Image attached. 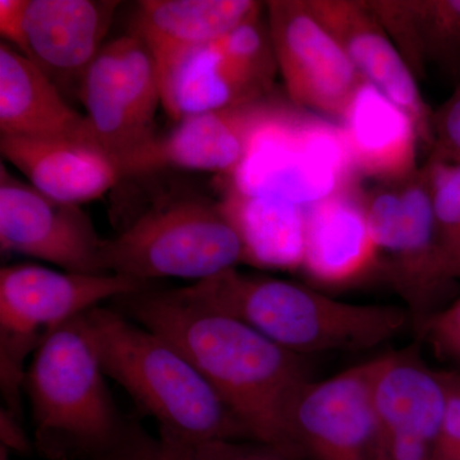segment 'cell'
Instances as JSON below:
<instances>
[{"instance_id":"cell-1","label":"cell","mask_w":460,"mask_h":460,"mask_svg":"<svg viewBox=\"0 0 460 460\" xmlns=\"http://www.w3.org/2000/svg\"><path fill=\"white\" fill-rule=\"evenodd\" d=\"M115 310L180 349L246 429L251 441L302 460L292 429L296 402L313 368L234 317L174 290L150 288L114 299Z\"/></svg>"},{"instance_id":"cell-2","label":"cell","mask_w":460,"mask_h":460,"mask_svg":"<svg viewBox=\"0 0 460 460\" xmlns=\"http://www.w3.org/2000/svg\"><path fill=\"white\" fill-rule=\"evenodd\" d=\"M178 292L308 358L376 348L398 337L410 321L407 311L396 305L350 304L296 281L246 274L237 268Z\"/></svg>"},{"instance_id":"cell-3","label":"cell","mask_w":460,"mask_h":460,"mask_svg":"<svg viewBox=\"0 0 460 460\" xmlns=\"http://www.w3.org/2000/svg\"><path fill=\"white\" fill-rule=\"evenodd\" d=\"M108 377L153 417L159 432L184 440L251 441L201 372L164 338L113 308L84 314Z\"/></svg>"},{"instance_id":"cell-4","label":"cell","mask_w":460,"mask_h":460,"mask_svg":"<svg viewBox=\"0 0 460 460\" xmlns=\"http://www.w3.org/2000/svg\"><path fill=\"white\" fill-rule=\"evenodd\" d=\"M84 314L42 341L27 367L35 443L50 460H100L123 440V419Z\"/></svg>"},{"instance_id":"cell-5","label":"cell","mask_w":460,"mask_h":460,"mask_svg":"<svg viewBox=\"0 0 460 460\" xmlns=\"http://www.w3.org/2000/svg\"><path fill=\"white\" fill-rule=\"evenodd\" d=\"M242 262L237 229L220 202L204 199L154 206L102 247L105 272L147 283L159 278L204 280Z\"/></svg>"},{"instance_id":"cell-6","label":"cell","mask_w":460,"mask_h":460,"mask_svg":"<svg viewBox=\"0 0 460 460\" xmlns=\"http://www.w3.org/2000/svg\"><path fill=\"white\" fill-rule=\"evenodd\" d=\"M150 283L119 274L57 271L35 263L0 270V383L7 411L20 419L27 357L68 321L107 299L132 295Z\"/></svg>"},{"instance_id":"cell-7","label":"cell","mask_w":460,"mask_h":460,"mask_svg":"<svg viewBox=\"0 0 460 460\" xmlns=\"http://www.w3.org/2000/svg\"><path fill=\"white\" fill-rule=\"evenodd\" d=\"M359 180L339 124L287 102L257 132L229 187L310 208Z\"/></svg>"},{"instance_id":"cell-8","label":"cell","mask_w":460,"mask_h":460,"mask_svg":"<svg viewBox=\"0 0 460 460\" xmlns=\"http://www.w3.org/2000/svg\"><path fill=\"white\" fill-rule=\"evenodd\" d=\"M93 138L123 169L146 172L155 148V118L162 91L146 45L129 32L108 42L84 72L77 90Z\"/></svg>"},{"instance_id":"cell-9","label":"cell","mask_w":460,"mask_h":460,"mask_svg":"<svg viewBox=\"0 0 460 460\" xmlns=\"http://www.w3.org/2000/svg\"><path fill=\"white\" fill-rule=\"evenodd\" d=\"M363 205L380 257L389 260V277L420 323L445 286L435 275L441 246L425 166L407 180L363 190Z\"/></svg>"},{"instance_id":"cell-10","label":"cell","mask_w":460,"mask_h":460,"mask_svg":"<svg viewBox=\"0 0 460 460\" xmlns=\"http://www.w3.org/2000/svg\"><path fill=\"white\" fill-rule=\"evenodd\" d=\"M278 66L261 14L186 60L162 93L174 122L271 95Z\"/></svg>"},{"instance_id":"cell-11","label":"cell","mask_w":460,"mask_h":460,"mask_svg":"<svg viewBox=\"0 0 460 460\" xmlns=\"http://www.w3.org/2000/svg\"><path fill=\"white\" fill-rule=\"evenodd\" d=\"M268 29L290 102L338 119L361 75L307 0L265 3Z\"/></svg>"},{"instance_id":"cell-12","label":"cell","mask_w":460,"mask_h":460,"mask_svg":"<svg viewBox=\"0 0 460 460\" xmlns=\"http://www.w3.org/2000/svg\"><path fill=\"white\" fill-rule=\"evenodd\" d=\"M447 393L414 348L376 357L370 460H432Z\"/></svg>"},{"instance_id":"cell-13","label":"cell","mask_w":460,"mask_h":460,"mask_svg":"<svg viewBox=\"0 0 460 460\" xmlns=\"http://www.w3.org/2000/svg\"><path fill=\"white\" fill-rule=\"evenodd\" d=\"M89 214L80 205L48 198L0 165V247L78 274H108L102 247Z\"/></svg>"},{"instance_id":"cell-14","label":"cell","mask_w":460,"mask_h":460,"mask_svg":"<svg viewBox=\"0 0 460 460\" xmlns=\"http://www.w3.org/2000/svg\"><path fill=\"white\" fill-rule=\"evenodd\" d=\"M376 358L308 384L292 413L302 460H370Z\"/></svg>"},{"instance_id":"cell-15","label":"cell","mask_w":460,"mask_h":460,"mask_svg":"<svg viewBox=\"0 0 460 460\" xmlns=\"http://www.w3.org/2000/svg\"><path fill=\"white\" fill-rule=\"evenodd\" d=\"M308 7L341 45L363 80L413 118L423 145L434 147V113L417 77L366 2L307 0Z\"/></svg>"},{"instance_id":"cell-16","label":"cell","mask_w":460,"mask_h":460,"mask_svg":"<svg viewBox=\"0 0 460 460\" xmlns=\"http://www.w3.org/2000/svg\"><path fill=\"white\" fill-rule=\"evenodd\" d=\"M286 104L271 93L183 118L165 137L159 138L148 157L146 172L172 166L230 178L246 157L257 132Z\"/></svg>"},{"instance_id":"cell-17","label":"cell","mask_w":460,"mask_h":460,"mask_svg":"<svg viewBox=\"0 0 460 460\" xmlns=\"http://www.w3.org/2000/svg\"><path fill=\"white\" fill-rule=\"evenodd\" d=\"M255 0H144L131 33L146 45L164 91L193 54L261 14Z\"/></svg>"},{"instance_id":"cell-18","label":"cell","mask_w":460,"mask_h":460,"mask_svg":"<svg viewBox=\"0 0 460 460\" xmlns=\"http://www.w3.org/2000/svg\"><path fill=\"white\" fill-rule=\"evenodd\" d=\"M119 2L29 0L27 58L58 87L80 86L81 78L104 47Z\"/></svg>"},{"instance_id":"cell-19","label":"cell","mask_w":460,"mask_h":460,"mask_svg":"<svg viewBox=\"0 0 460 460\" xmlns=\"http://www.w3.org/2000/svg\"><path fill=\"white\" fill-rule=\"evenodd\" d=\"M0 151L32 187L63 204L98 199L126 178L107 151L84 138L0 136Z\"/></svg>"},{"instance_id":"cell-20","label":"cell","mask_w":460,"mask_h":460,"mask_svg":"<svg viewBox=\"0 0 460 460\" xmlns=\"http://www.w3.org/2000/svg\"><path fill=\"white\" fill-rule=\"evenodd\" d=\"M380 260L361 187L307 208L301 270L314 283L330 288L350 286L376 270Z\"/></svg>"},{"instance_id":"cell-21","label":"cell","mask_w":460,"mask_h":460,"mask_svg":"<svg viewBox=\"0 0 460 460\" xmlns=\"http://www.w3.org/2000/svg\"><path fill=\"white\" fill-rule=\"evenodd\" d=\"M337 123L361 177L395 183L419 171L422 140L413 118L374 84H359Z\"/></svg>"},{"instance_id":"cell-22","label":"cell","mask_w":460,"mask_h":460,"mask_svg":"<svg viewBox=\"0 0 460 460\" xmlns=\"http://www.w3.org/2000/svg\"><path fill=\"white\" fill-rule=\"evenodd\" d=\"M0 136L95 141L86 115L66 102L40 66L5 42L0 45Z\"/></svg>"},{"instance_id":"cell-23","label":"cell","mask_w":460,"mask_h":460,"mask_svg":"<svg viewBox=\"0 0 460 460\" xmlns=\"http://www.w3.org/2000/svg\"><path fill=\"white\" fill-rule=\"evenodd\" d=\"M220 204L242 239L244 262L270 270H301L307 208L232 187Z\"/></svg>"},{"instance_id":"cell-24","label":"cell","mask_w":460,"mask_h":460,"mask_svg":"<svg viewBox=\"0 0 460 460\" xmlns=\"http://www.w3.org/2000/svg\"><path fill=\"white\" fill-rule=\"evenodd\" d=\"M372 13L416 77L429 60L460 63V0H376Z\"/></svg>"},{"instance_id":"cell-25","label":"cell","mask_w":460,"mask_h":460,"mask_svg":"<svg viewBox=\"0 0 460 460\" xmlns=\"http://www.w3.org/2000/svg\"><path fill=\"white\" fill-rule=\"evenodd\" d=\"M100 460H293L255 441H193L162 434L154 438L132 423L128 432Z\"/></svg>"},{"instance_id":"cell-26","label":"cell","mask_w":460,"mask_h":460,"mask_svg":"<svg viewBox=\"0 0 460 460\" xmlns=\"http://www.w3.org/2000/svg\"><path fill=\"white\" fill-rule=\"evenodd\" d=\"M441 248H460V163L435 154L425 164Z\"/></svg>"},{"instance_id":"cell-27","label":"cell","mask_w":460,"mask_h":460,"mask_svg":"<svg viewBox=\"0 0 460 460\" xmlns=\"http://www.w3.org/2000/svg\"><path fill=\"white\" fill-rule=\"evenodd\" d=\"M420 335L438 358L460 366V296L420 323Z\"/></svg>"},{"instance_id":"cell-28","label":"cell","mask_w":460,"mask_h":460,"mask_svg":"<svg viewBox=\"0 0 460 460\" xmlns=\"http://www.w3.org/2000/svg\"><path fill=\"white\" fill-rule=\"evenodd\" d=\"M447 402L432 460H460V371H445Z\"/></svg>"},{"instance_id":"cell-29","label":"cell","mask_w":460,"mask_h":460,"mask_svg":"<svg viewBox=\"0 0 460 460\" xmlns=\"http://www.w3.org/2000/svg\"><path fill=\"white\" fill-rule=\"evenodd\" d=\"M431 154L460 163V84L434 113Z\"/></svg>"},{"instance_id":"cell-30","label":"cell","mask_w":460,"mask_h":460,"mask_svg":"<svg viewBox=\"0 0 460 460\" xmlns=\"http://www.w3.org/2000/svg\"><path fill=\"white\" fill-rule=\"evenodd\" d=\"M27 7L29 0H0V35L22 54H26Z\"/></svg>"},{"instance_id":"cell-31","label":"cell","mask_w":460,"mask_h":460,"mask_svg":"<svg viewBox=\"0 0 460 460\" xmlns=\"http://www.w3.org/2000/svg\"><path fill=\"white\" fill-rule=\"evenodd\" d=\"M435 275L444 284L460 279V248L447 250L440 247L436 257Z\"/></svg>"},{"instance_id":"cell-32","label":"cell","mask_w":460,"mask_h":460,"mask_svg":"<svg viewBox=\"0 0 460 460\" xmlns=\"http://www.w3.org/2000/svg\"><path fill=\"white\" fill-rule=\"evenodd\" d=\"M2 440L3 447L27 449V443L17 423V417L9 411H2Z\"/></svg>"},{"instance_id":"cell-33","label":"cell","mask_w":460,"mask_h":460,"mask_svg":"<svg viewBox=\"0 0 460 460\" xmlns=\"http://www.w3.org/2000/svg\"><path fill=\"white\" fill-rule=\"evenodd\" d=\"M0 460H9L8 459V449L5 447H0Z\"/></svg>"},{"instance_id":"cell-34","label":"cell","mask_w":460,"mask_h":460,"mask_svg":"<svg viewBox=\"0 0 460 460\" xmlns=\"http://www.w3.org/2000/svg\"><path fill=\"white\" fill-rule=\"evenodd\" d=\"M460 371V370H459Z\"/></svg>"}]
</instances>
